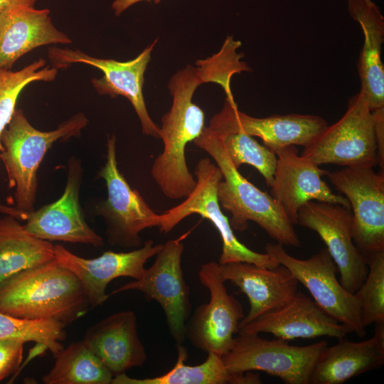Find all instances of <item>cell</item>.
I'll return each mask as SVG.
<instances>
[{
	"instance_id": "28",
	"label": "cell",
	"mask_w": 384,
	"mask_h": 384,
	"mask_svg": "<svg viewBox=\"0 0 384 384\" xmlns=\"http://www.w3.org/2000/svg\"><path fill=\"white\" fill-rule=\"evenodd\" d=\"M46 63L44 59H39L17 71L0 69V137L14 115L23 89L35 81L50 82L55 79L58 69L44 67ZM3 150L0 141V152Z\"/></svg>"
},
{
	"instance_id": "35",
	"label": "cell",
	"mask_w": 384,
	"mask_h": 384,
	"mask_svg": "<svg viewBox=\"0 0 384 384\" xmlns=\"http://www.w3.org/2000/svg\"><path fill=\"white\" fill-rule=\"evenodd\" d=\"M14 0H0V13Z\"/></svg>"
},
{
	"instance_id": "32",
	"label": "cell",
	"mask_w": 384,
	"mask_h": 384,
	"mask_svg": "<svg viewBox=\"0 0 384 384\" xmlns=\"http://www.w3.org/2000/svg\"><path fill=\"white\" fill-rule=\"evenodd\" d=\"M240 46V41L228 36L217 53L196 63L204 74L206 82L220 85L225 91L226 97L230 100H234L230 87L232 77L244 71H251L249 65L241 60L244 54L237 51Z\"/></svg>"
},
{
	"instance_id": "3",
	"label": "cell",
	"mask_w": 384,
	"mask_h": 384,
	"mask_svg": "<svg viewBox=\"0 0 384 384\" xmlns=\"http://www.w3.org/2000/svg\"><path fill=\"white\" fill-rule=\"evenodd\" d=\"M193 142L213 159L222 172L218 198L221 208L231 214L229 221L233 230L245 231L248 221H252L277 242L300 246L294 225L282 206L272 196L259 189L239 172L216 133L205 127Z\"/></svg>"
},
{
	"instance_id": "19",
	"label": "cell",
	"mask_w": 384,
	"mask_h": 384,
	"mask_svg": "<svg viewBox=\"0 0 384 384\" xmlns=\"http://www.w3.org/2000/svg\"><path fill=\"white\" fill-rule=\"evenodd\" d=\"M36 0H14L0 13V69L11 70L23 55L46 45L71 43L52 23L48 9L33 7Z\"/></svg>"
},
{
	"instance_id": "11",
	"label": "cell",
	"mask_w": 384,
	"mask_h": 384,
	"mask_svg": "<svg viewBox=\"0 0 384 384\" xmlns=\"http://www.w3.org/2000/svg\"><path fill=\"white\" fill-rule=\"evenodd\" d=\"M82 178L80 161L74 157L68 162V178L62 196L38 210L24 211L0 203V210L24 220L25 230L46 241H63L102 247L104 240L87 223L80 204Z\"/></svg>"
},
{
	"instance_id": "14",
	"label": "cell",
	"mask_w": 384,
	"mask_h": 384,
	"mask_svg": "<svg viewBox=\"0 0 384 384\" xmlns=\"http://www.w3.org/2000/svg\"><path fill=\"white\" fill-rule=\"evenodd\" d=\"M198 277L208 289L210 299L197 306L186 325L185 335L196 348L220 356L227 353L238 332L244 313L240 302L228 294L219 272V263L201 265Z\"/></svg>"
},
{
	"instance_id": "8",
	"label": "cell",
	"mask_w": 384,
	"mask_h": 384,
	"mask_svg": "<svg viewBox=\"0 0 384 384\" xmlns=\"http://www.w3.org/2000/svg\"><path fill=\"white\" fill-rule=\"evenodd\" d=\"M99 176L105 182L107 197L97 206L96 212L105 222L109 244L125 248L140 247L143 245L140 233L147 228H159L160 214L150 208L120 172L114 135L107 139L106 161Z\"/></svg>"
},
{
	"instance_id": "20",
	"label": "cell",
	"mask_w": 384,
	"mask_h": 384,
	"mask_svg": "<svg viewBox=\"0 0 384 384\" xmlns=\"http://www.w3.org/2000/svg\"><path fill=\"white\" fill-rule=\"evenodd\" d=\"M238 333H269L289 341L320 336L338 340L351 332L324 312L309 297L298 290L287 304L240 327Z\"/></svg>"
},
{
	"instance_id": "2",
	"label": "cell",
	"mask_w": 384,
	"mask_h": 384,
	"mask_svg": "<svg viewBox=\"0 0 384 384\" xmlns=\"http://www.w3.org/2000/svg\"><path fill=\"white\" fill-rule=\"evenodd\" d=\"M90 303L78 277L55 259L23 270L0 284V312L65 326L82 317Z\"/></svg>"
},
{
	"instance_id": "7",
	"label": "cell",
	"mask_w": 384,
	"mask_h": 384,
	"mask_svg": "<svg viewBox=\"0 0 384 384\" xmlns=\"http://www.w3.org/2000/svg\"><path fill=\"white\" fill-rule=\"evenodd\" d=\"M301 155L319 166L374 167L378 164L373 117L361 91L349 100L344 114L327 125Z\"/></svg>"
},
{
	"instance_id": "30",
	"label": "cell",
	"mask_w": 384,
	"mask_h": 384,
	"mask_svg": "<svg viewBox=\"0 0 384 384\" xmlns=\"http://www.w3.org/2000/svg\"><path fill=\"white\" fill-rule=\"evenodd\" d=\"M216 134L236 169L242 164L250 165L260 173L269 187L272 186L277 161V155L272 149L244 133Z\"/></svg>"
},
{
	"instance_id": "24",
	"label": "cell",
	"mask_w": 384,
	"mask_h": 384,
	"mask_svg": "<svg viewBox=\"0 0 384 384\" xmlns=\"http://www.w3.org/2000/svg\"><path fill=\"white\" fill-rule=\"evenodd\" d=\"M372 337L362 341L345 338L325 348L311 374L312 384H342L384 363V322L375 324Z\"/></svg>"
},
{
	"instance_id": "21",
	"label": "cell",
	"mask_w": 384,
	"mask_h": 384,
	"mask_svg": "<svg viewBox=\"0 0 384 384\" xmlns=\"http://www.w3.org/2000/svg\"><path fill=\"white\" fill-rule=\"evenodd\" d=\"M219 272L224 282L237 286L249 300L250 310L239 328L287 304L298 292L299 282L281 264L267 268L234 262L219 264Z\"/></svg>"
},
{
	"instance_id": "31",
	"label": "cell",
	"mask_w": 384,
	"mask_h": 384,
	"mask_svg": "<svg viewBox=\"0 0 384 384\" xmlns=\"http://www.w3.org/2000/svg\"><path fill=\"white\" fill-rule=\"evenodd\" d=\"M366 262L367 275L354 292L360 308L361 320L366 329L384 322V250L371 254Z\"/></svg>"
},
{
	"instance_id": "17",
	"label": "cell",
	"mask_w": 384,
	"mask_h": 384,
	"mask_svg": "<svg viewBox=\"0 0 384 384\" xmlns=\"http://www.w3.org/2000/svg\"><path fill=\"white\" fill-rule=\"evenodd\" d=\"M163 244L154 245L148 240L143 245L129 252H104L92 259L75 255L60 245H54L55 259L70 270L80 282L90 306L103 304L109 298L106 293L110 282L122 277L139 279L148 260L160 250Z\"/></svg>"
},
{
	"instance_id": "13",
	"label": "cell",
	"mask_w": 384,
	"mask_h": 384,
	"mask_svg": "<svg viewBox=\"0 0 384 384\" xmlns=\"http://www.w3.org/2000/svg\"><path fill=\"white\" fill-rule=\"evenodd\" d=\"M370 166H345L326 176L349 202L353 238L366 258L384 250V175Z\"/></svg>"
},
{
	"instance_id": "1",
	"label": "cell",
	"mask_w": 384,
	"mask_h": 384,
	"mask_svg": "<svg viewBox=\"0 0 384 384\" xmlns=\"http://www.w3.org/2000/svg\"><path fill=\"white\" fill-rule=\"evenodd\" d=\"M205 82L200 68L191 65L175 73L169 82L173 102L161 118L164 149L155 159L151 174L162 193L170 199L186 198L196 185L187 166L186 148L205 128L204 112L192 101L196 88Z\"/></svg>"
},
{
	"instance_id": "4",
	"label": "cell",
	"mask_w": 384,
	"mask_h": 384,
	"mask_svg": "<svg viewBox=\"0 0 384 384\" xmlns=\"http://www.w3.org/2000/svg\"><path fill=\"white\" fill-rule=\"evenodd\" d=\"M87 123V118L80 112L60 123L57 129L43 132L31 124L21 109H16L0 137L4 147L0 160L5 166L9 188H15L14 208L34 210L37 172L46 154L55 142L80 136Z\"/></svg>"
},
{
	"instance_id": "27",
	"label": "cell",
	"mask_w": 384,
	"mask_h": 384,
	"mask_svg": "<svg viewBox=\"0 0 384 384\" xmlns=\"http://www.w3.org/2000/svg\"><path fill=\"white\" fill-rule=\"evenodd\" d=\"M46 384H109L113 375L82 341L63 347L55 356Z\"/></svg>"
},
{
	"instance_id": "18",
	"label": "cell",
	"mask_w": 384,
	"mask_h": 384,
	"mask_svg": "<svg viewBox=\"0 0 384 384\" xmlns=\"http://www.w3.org/2000/svg\"><path fill=\"white\" fill-rule=\"evenodd\" d=\"M277 157L271 196L295 225L299 209L311 201L328 202L350 208L344 196L335 193L322 179L328 171L299 155L291 145L274 151Z\"/></svg>"
},
{
	"instance_id": "9",
	"label": "cell",
	"mask_w": 384,
	"mask_h": 384,
	"mask_svg": "<svg viewBox=\"0 0 384 384\" xmlns=\"http://www.w3.org/2000/svg\"><path fill=\"white\" fill-rule=\"evenodd\" d=\"M265 251L292 273L324 312L360 338L366 336L358 301L337 279V267L326 247L306 260L290 255L278 242H267Z\"/></svg>"
},
{
	"instance_id": "5",
	"label": "cell",
	"mask_w": 384,
	"mask_h": 384,
	"mask_svg": "<svg viewBox=\"0 0 384 384\" xmlns=\"http://www.w3.org/2000/svg\"><path fill=\"white\" fill-rule=\"evenodd\" d=\"M195 176L196 185L193 191L180 204L160 214V232L166 234L186 217L198 214L210 221L220 235L223 246L219 264L243 262L267 268L277 267L279 263L270 255L252 250L234 234L218 198V183L223 179L219 167L209 158L201 159Z\"/></svg>"
},
{
	"instance_id": "10",
	"label": "cell",
	"mask_w": 384,
	"mask_h": 384,
	"mask_svg": "<svg viewBox=\"0 0 384 384\" xmlns=\"http://www.w3.org/2000/svg\"><path fill=\"white\" fill-rule=\"evenodd\" d=\"M184 245L181 239H171L162 245L154 263L145 268L142 276L108 294L110 297L119 292L135 290L148 300L161 306L169 331L176 345L182 344L186 325L191 311L190 289L181 267Z\"/></svg>"
},
{
	"instance_id": "33",
	"label": "cell",
	"mask_w": 384,
	"mask_h": 384,
	"mask_svg": "<svg viewBox=\"0 0 384 384\" xmlns=\"http://www.w3.org/2000/svg\"><path fill=\"white\" fill-rule=\"evenodd\" d=\"M25 342L16 339H0V382L13 375V381L23 361Z\"/></svg>"
},
{
	"instance_id": "16",
	"label": "cell",
	"mask_w": 384,
	"mask_h": 384,
	"mask_svg": "<svg viewBox=\"0 0 384 384\" xmlns=\"http://www.w3.org/2000/svg\"><path fill=\"white\" fill-rule=\"evenodd\" d=\"M323 117L312 114H288L254 117L241 112L235 100L225 97L221 110L208 127L220 134L240 132L260 137L274 151L288 146H307L327 127Z\"/></svg>"
},
{
	"instance_id": "15",
	"label": "cell",
	"mask_w": 384,
	"mask_h": 384,
	"mask_svg": "<svg viewBox=\"0 0 384 384\" xmlns=\"http://www.w3.org/2000/svg\"><path fill=\"white\" fill-rule=\"evenodd\" d=\"M297 224L319 235L337 267L341 284L354 293L364 281L368 267L353 241L351 208L311 201L299 209Z\"/></svg>"
},
{
	"instance_id": "29",
	"label": "cell",
	"mask_w": 384,
	"mask_h": 384,
	"mask_svg": "<svg viewBox=\"0 0 384 384\" xmlns=\"http://www.w3.org/2000/svg\"><path fill=\"white\" fill-rule=\"evenodd\" d=\"M65 325L54 320H28L0 312V339L44 344L55 356L64 346Z\"/></svg>"
},
{
	"instance_id": "22",
	"label": "cell",
	"mask_w": 384,
	"mask_h": 384,
	"mask_svg": "<svg viewBox=\"0 0 384 384\" xmlns=\"http://www.w3.org/2000/svg\"><path fill=\"white\" fill-rule=\"evenodd\" d=\"M113 376L142 366L147 359L131 310L116 312L91 326L82 339Z\"/></svg>"
},
{
	"instance_id": "25",
	"label": "cell",
	"mask_w": 384,
	"mask_h": 384,
	"mask_svg": "<svg viewBox=\"0 0 384 384\" xmlns=\"http://www.w3.org/2000/svg\"><path fill=\"white\" fill-rule=\"evenodd\" d=\"M54 259L51 242L31 235L11 215L0 218V284L23 270Z\"/></svg>"
},
{
	"instance_id": "23",
	"label": "cell",
	"mask_w": 384,
	"mask_h": 384,
	"mask_svg": "<svg viewBox=\"0 0 384 384\" xmlns=\"http://www.w3.org/2000/svg\"><path fill=\"white\" fill-rule=\"evenodd\" d=\"M350 16L361 26L363 43L357 68L360 91L371 112L384 110V66L381 58L384 42V17L373 0H348Z\"/></svg>"
},
{
	"instance_id": "34",
	"label": "cell",
	"mask_w": 384,
	"mask_h": 384,
	"mask_svg": "<svg viewBox=\"0 0 384 384\" xmlns=\"http://www.w3.org/2000/svg\"><path fill=\"white\" fill-rule=\"evenodd\" d=\"M143 1H146L148 2L153 1L156 4L161 2V0H114L112 2V8L114 11V14L117 16H119L122 12H124L131 6Z\"/></svg>"
},
{
	"instance_id": "6",
	"label": "cell",
	"mask_w": 384,
	"mask_h": 384,
	"mask_svg": "<svg viewBox=\"0 0 384 384\" xmlns=\"http://www.w3.org/2000/svg\"><path fill=\"white\" fill-rule=\"evenodd\" d=\"M230 351L222 356L231 373L262 371L286 384H309L316 362L327 347L326 341L304 346L277 338L238 334Z\"/></svg>"
},
{
	"instance_id": "26",
	"label": "cell",
	"mask_w": 384,
	"mask_h": 384,
	"mask_svg": "<svg viewBox=\"0 0 384 384\" xmlns=\"http://www.w3.org/2000/svg\"><path fill=\"white\" fill-rule=\"evenodd\" d=\"M178 358L174 366L167 373L147 378H134L125 373L113 377L112 384H247L245 373L230 372L222 356L208 352L206 361L196 366L185 364L187 350L182 344L177 345Z\"/></svg>"
},
{
	"instance_id": "12",
	"label": "cell",
	"mask_w": 384,
	"mask_h": 384,
	"mask_svg": "<svg viewBox=\"0 0 384 384\" xmlns=\"http://www.w3.org/2000/svg\"><path fill=\"white\" fill-rule=\"evenodd\" d=\"M158 38L144 48L135 58L128 61L103 59L90 56L78 49L52 47L48 56L53 67L65 68L73 63H85L95 67L104 73L93 78L92 84L100 95L125 97L133 106L146 136L160 138V127L149 114L143 95L144 73L151 59V53Z\"/></svg>"
}]
</instances>
